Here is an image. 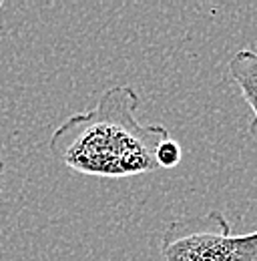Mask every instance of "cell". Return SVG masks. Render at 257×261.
<instances>
[{
  "instance_id": "1",
  "label": "cell",
  "mask_w": 257,
  "mask_h": 261,
  "mask_svg": "<svg viewBox=\"0 0 257 261\" xmlns=\"http://www.w3.org/2000/svg\"><path fill=\"white\" fill-rule=\"evenodd\" d=\"M139 95L128 85L107 89L85 113L68 117L50 137V153L91 177H133L159 171L157 149L171 139L163 125L137 119Z\"/></svg>"
},
{
  "instance_id": "4",
  "label": "cell",
  "mask_w": 257,
  "mask_h": 261,
  "mask_svg": "<svg viewBox=\"0 0 257 261\" xmlns=\"http://www.w3.org/2000/svg\"><path fill=\"white\" fill-rule=\"evenodd\" d=\"M181 147L177 141L167 139L165 143H161V147L157 149V163L159 169H173L181 163Z\"/></svg>"
},
{
  "instance_id": "3",
  "label": "cell",
  "mask_w": 257,
  "mask_h": 261,
  "mask_svg": "<svg viewBox=\"0 0 257 261\" xmlns=\"http://www.w3.org/2000/svg\"><path fill=\"white\" fill-rule=\"evenodd\" d=\"M229 72L251 109L249 135L257 143V44L253 48L237 50L229 61Z\"/></svg>"
},
{
  "instance_id": "5",
  "label": "cell",
  "mask_w": 257,
  "mask_h": 261,
  "mask_svg": "<svg viewBox=\"0 0 257 261\" xmlns=\"http://www.w3.org/2000/svg\"><path fill=\"white\" fill-rule=\"evenodd\" d=\"M4 155H2V147H0V199H2V181H4Z\"/></svg>"
},
{
  "instance_id": "2",
  "label": "cell",
  "mask_w": 257,
  "mask_h": 261,
  "mask_svg": "<svg viewBox=\"0 0 257 261\" xmlns=\"http://www.w3.org/2000/svg\"><path fill=\"white\" fill-rule=\"evenodd\" d=\"M165 261H257V229L233 233L221 211L169 223L161 237Z\"/></svg>"
}]
</instances>
